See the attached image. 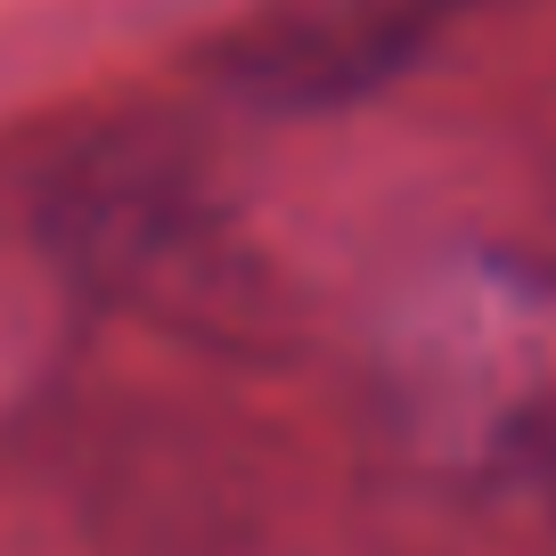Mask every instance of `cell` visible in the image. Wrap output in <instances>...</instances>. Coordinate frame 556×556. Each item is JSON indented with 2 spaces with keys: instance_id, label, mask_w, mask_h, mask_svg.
Returning a JSON list of instances; mask_svg holds the SVG:
<instances>
[{
  "instance_id": "obj_1",
  "label": "cell",
  "mask_w": 556,
  "mask_h": 556,
  "mask_svg": "<svg viewBox=\"0 0 556 556\" xmlns=\"http://www.w3.org/2000/svg\"><path fill=\"white\" fill-rule=\"evenodd\" d=\"M507 384L491 393V451L556 516V278L507 303Z\"/></svg>"
}]
</instances>
